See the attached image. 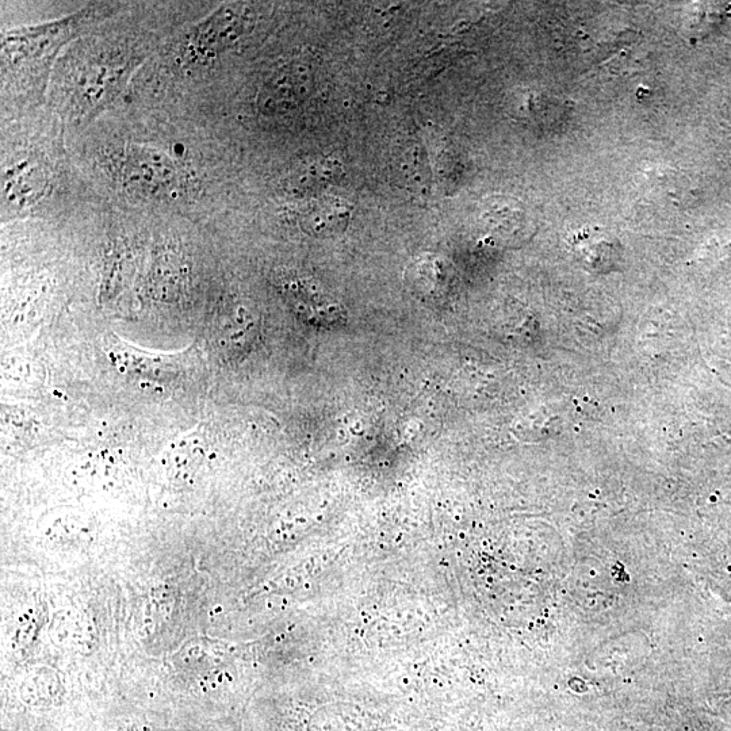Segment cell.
Segmentation results:
<instances>
[{
    "label": "cell",
    "instance_id": "obj_1",
    "mask_svg": "<svg viewBox=\"0 0 731 731\" xmlns=\"http://www.w3.org/2000/svg\"><path fill=\"white\" fill-rule=\"evenodd\" d=\"M313 83V72L308 65L286 64L264 83L260 105L266 110L287 109L308 97Z\"/></svg>",
    "mask_w": 731,
    "mask_h": 731
},
{
    "label": "cell",
    "instance_id": "obj_2",
    "mask_svg": "<svg viewBox=\"0 0 731 731\" xmlns=\"http://www.w3.org/2000/svg\"><path fill=\"white\" fill-rule=\"evenodd\" d=\"M130 181L145 190H168L175 181V167L162 152L151 148H133L126 158Z\"/></svg>",
    "mask_w": 731,
    "mask_h": 731
},
{
    "label": "cell",
    "instance_id": "obj_3",
    "mask_svg": "<svg viewBox=\"0 0 731 731\" xmlns=\"http://www.w3.org/2000/svg\"><path fill=\"white\" fill-rule=\"evenodd\" d=\"M351 218V206L342 199L324 198L302 210V229L316 237H332L346 231Z\"/></svg>",
    "mask_w": 731,
    "mask_h": 731
},
{
    "label": "cell",
    "instance_id": "obj_4",
    "mask_svg": "<svg viewBox=\"0 0 731 731\" xmlns=\"http://www.w3.org/2000/svg\"><path fill=\"white\" fill-rule=\"evenodd\" d=\"M248 18L241 7H224L199 26L197 38L199 47L213 51L231 45L246 33Z\"/></svg>",
    "mask_w": 731,
    "mask_h": 731
},
{
    "label": "cell",
    "instance_id": "obj_5",
    "mask_svg": "<svg viewBox=\"0 0 731 731\" xmlns=\"http://www.w3.org/2000/svg\"><path fill=\"white\" fill-rule=\"evenodd\" d=\"M342 175V166L332 159L313 160L302 164L287 176L286 191L290 194L309 195L324 189Z\"/></svg>",
    "mask_w": 731,
    "mask_h": 731
},
{
    "label": "cell",
    "instance_id": "obj_6",
    "mask_svg": "<svg viewBox=\"0 0 731 731\" xmlns=\"http://www.w3.org/2000/svg\"><path fill=\"white\" fill-rule=\"evenodd\" d=\"M44 187L45 172L38 164L28 163L7 179L6 198L15 206L29 205L33 199L40 197Z\"/></svg>",
    "mask_w": 731,
    "mask_h": 731
},
{
    "label": "cell",
    "instance_id": "obj_7",
    "mask_svg": "<svg viewBox=\"0 0 731 731\" xmlns=\"http://www.w3.org/2000/svg\"><path fill=\"white\" fill-rule=\"evenodd\" d=\"M283 287H285L286 297L293 302L294 308L306 313L310 319H315L316 313H320V316L324 317L329 312H336L335 305L329 304L323 292H319L305 279L287 281Z\"/></svg>",
    "mask_w": 731,
    "mask_h": 731
},
{
    "label": "cell",
    "instance_id": "obj_8",
    "mask_svg": "<svg viewBox=\"0 0 731 731\" xmlns=\"http://www.w3.org/2000/svg\"><path fill=\"white\" fill-rule=\"evenodd\" d=\"M400 175L407 182L409 187H422L426 185L428 176H431L426 153L420 145H408L400 156Z\"/></svg>",
    "mask_w": 731,
    "mask_h": 731
},
{
    "label": "cell",
    "instance_id": "obj_9",
    "mask_svg": "<svg viewBox=\"0 0 731 731\" xmlns=\"http://www.w3.org/2000/svg\"><path fill=\"white\" fill-rule=\"evenodd\" d=\"M53 637L59 642V645L83 646L84 642L90 637V631L82 615L72 614L57 615L55 623H53Z\"/></svg>",
    "mask_w": 731,
    "mask_h": 731
}]
</instances>
